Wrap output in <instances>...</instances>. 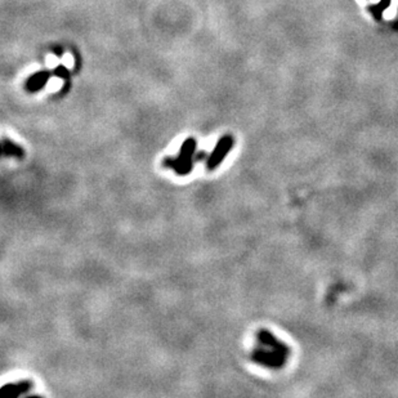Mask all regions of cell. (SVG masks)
I'll return each instance as SVG.
<instances>
[{
	"instance_id": "obj_1",
	"label": "cell",
	"mask_w": 398,
	"mask_h": 398,
	"mask_svg": "<svg viewBox=\"0 0 398 398\" xmlns=\"http://www.w3.org/2000/svg\"><path fill=\"white\" fill-rule=\"evenodd\" d=\"M196 150H198V142L195 138H187L183 142L179 154L177 158H166L162 161V165L172 169L177 176L184 177L188 176L194 169L196 161Z\"/></svg>"
},
{
	"instance_id": "obj_2",
	"label": "cell",
	"mask_w": 398,
	"mask_h": 398,
	"mask_svg": "<svg viewBox=\"0 0 398 398\" xmlns=\"http://www.w3.org/2000/svg\"><path fill=\"white\" fill-rule=\"evenodd\" d=\"M250 358L253 362L262 365L267 369L279 370L282 369L287 361V355L282 352L275 351V349L267 348L264 345H260L258 348H255L254 352L251 353Z\"/></svg>"
},
{
	"instance_id": "obj_3",
	"label": "cell",
	"mask_w": 398,
	"mask_h": 398,
	"mask_svg": "<svg viewBox=\"0 0 398 398\" xmlns=\"http://www.w3.org/2000/svg\"><path fill=\"white\" fill-rule=\"evenodd\" d=\"M233 144H235V139L230 134H226L219 138L217 144L214 146L213 151L210 152L208 158L205 159V166L208 169V172H213L220 166L224 158L230 154V151L232 150Z\"/></svg>"
},
{
	"instance_id": "obj_4",
	"label": "cell",
	"mask_w": 398,
	"mask_h": 398,
	"mask_svg": "<svg viewBox=\"0 0 398 398\" xmlns=\"http://www.w3.org/2000/svg\"><path fill=\"white\" fill-rule=\"evenodd\" d=\"M257 339L260 343V345H264L267 348L275 349V351L282 352L285 355L290 356V347L285 344L283 341H281L280 339H277V337H275L271 331L264 330V329L259 330L258 334H257Z\"/></svg>"
},
{
	"instance_id": "obj_5",
	"label": "cell",
	"mask_w": 398,
	"mask_h": 398,
	"mask_svg": "<svg viewBox=\"0 0 398 398\" xmlns=\"http://www.w3.org/2000/svg\"><path fill=\"white\" fill-rule=\"evenodd\" d=\"M33 389V383L30 380H22L18 383L13 384H5L1 388V395L4 396H12V397H18V396L25 395L29 391Z\"/></svg>"
},
{
	"instance_id": "obj_6",
	"label": "cell",
	"mask_w": 398,
	"mask_h": 398,
	"mask_svg": "<svg viewBox=\"0 0 398 398\" xmlns=\"http://www.w3.org/2000/svg\"><path fill=\"white\" fill-rule=\"evenodd\" d=\"M3 156L4 158H13V159H21L25 158V150L21 147L20 144L15 143L13 140L4 138L3 139Z\"/></svg>"
},
{
	"instance_id": "obj_7",
	"label": "cell",
	"mask_w": 398,
	"mask_h": 398,
	"mask_svg": "<svg viewBox=\"0 0 398 398\" xmlns=\"http://www.w3.org/2000/svg\"><path fill=\"white\" fill-rule=\"evenodd\" d=\"M48 80H49V74L47 71L36 72L35 75H33L27 80L26 89L29 90V92H38V90L41 89L48 83Z\"/></svg>"
},
{
	"instance_id": "obj_8",
	"label": "cell",
	"mask_w": 398,
	"mask_h": 398,
	"mask_svg": "<svg viewBox=\"0 0 398 398\" xmlns=\"http://www.w3.org/2000/svg\"><path fill=\"white\" fill-rule=\"evenodd\" d=\"M389 4H391V0H380L378 4L370 5V12L373 13L375 20L380 21L381 16H383V12L389 7Z\"/></svg>"
}]
</instances>
